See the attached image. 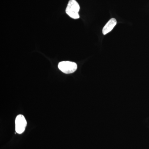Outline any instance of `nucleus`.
Masks as SVG:
<instances>
[{
  "label": "nucleus",
  "instance_id": "20e7f679",
  "mask_svg": "<svg viewBox=\"0 0 149 149\" xmlns=\"http://www.w3.org/2000/svg\"><path fill=\"white\" fill-rule=\"evenodd\" d=\"M117 24V21L115 18H111L107 22L102 29V33L104 35H107L113 29Z\"/></svg>",
  "mask_w": 149,
  "mask_h": 149
},
{
  "label": "nucleus",
  "instance_id": "f03ea898",
  "mask_svg": "<svg viewBox=\"0 0 149 149\" xmlns=\"http://www.w3.org/2000/svg\"><path fill=\"white\" fill-rule=\"evenodd\" d=\"M77 65L75 63L69 61H62L58 63L60 70L65 74H70L76 71Z\"/></svg>",
  "mask_w": 149,
  "mask_h": 149
},
{
  "label": "nucleus",
  "instance_id": "7ed1b4c3",
  "mask_svg": "<svg viewBox=\"0 0 149 149\" xmlns=\"http://www.w3.org/2000/svg\"><path fill=\"white\" fill-rule=\"evenodd\" d=\"M15 124L16 133L20 134L23 133L25 130L27 122L23 115H19L15 119Z\"/></svg>",
  "mask_w": 149,
  "mask_h": 149
},
{
  "label": "nucleus",
  "instance_id": "f257e3e1",
  "mask_svg": "<svg viewBox=\"0 0 149 149\" xmlns=\"http://www.w3.org/2000/svg\"><path fill=\"white\" fill-rule=\"evenodd\" d=\"M80 6L75 0H70L65 10V12L68 15L74 19L80 18L79 13Z\"/></svg>",
  "mask_w": 149,
  "mask_h": 149
}]
</instances>
